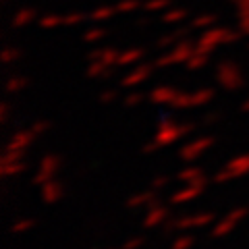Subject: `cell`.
Returning <instances> with one entry per match:
<instances>
[{"mask_svg":"<svg viewBox=\"0 0 249 249\" xmlns=\"http://www.w3.org/2000/svg\"><path fill=\"white\" fill-rule=\"evenodd\" d=\"M21 58V50L19 48H13V46H6V48L2 50V62L6 67L13 65L15 60H19Z\"/></svg>","mask_w":249,"mask_h":249,"instance_id":"cell-38","label":"cell"},{"mask_svg":"<svg viewBox=\"0 0 249 249\" xmlns=\"http://www.w3.org/2000/svg\"><path fill=\"white\" fill-rule=\"evenodd\" d=\"M114 13H116V6L102 4V6H98V9H93V11H91L89 19H91V21H96V23H100V21H108Z\"/></svg>","mask_w":249,"mask_h":249,"instance_id":"cell-26","label":"cell"},{"mask_svg":"<svg viewBox=\"0 0 249 249\" xmlns=\"http://www.w3.org/2000/svg\"><path fill=\"white\" fill-rule=\"evenodd\" d=\"M36 17H37L36 9H31V6H21V9H17V11H15V15H13L11 27L13 29H21V27L29 25V23L34 21Z\"/></svg>","mask_w":249,"mask_h":249,"instance_id":"cell-11","label":"cell"},{"mask_svg":"<svg viewBox=\"0 0 249 249\" xmlns=\"http://www.w3.org/2000/svg\"><path fill=\"white\" fill-rule=\"evenodd\" d=\"M249 214V210L247 208H243V206H239V208H232L231 212L227 214V218H231L232 222H239V220H243V218Z\"/></svg>","mask_w":249,"mask_h":249,"instance_id":"cell-45","label":"cell"},{"mask_svg":"<svg viewBox=\"0 0 249 249\" xmlns=\"http://www.w3.org/2000/svg\"><path fill=\"white\" fill-rule=\"evenodd\" d=\"M36 133L31 129H19L15 131L13 137H11V143H15L17 147H23V150H27V147L31 145V142H34Z\"/></svg>","mask_w":249,"mask_h":249,"instance_id":"cell-20","label":"cell"},{"mask_svg":"<svg viewBox=\"0 0 249 249\" xmlns=\"http://www.w3.org/2000/svg\"><path fill=\"white\" fill-rule=\"evenodd\" d=\"M150 25V19L147 17H139L137 21H135V27H139V29H143V27H147Z\"/></svg>","mask_w":249,"mask_h":249,"instance_id":"cell-57","label":"cell"},{"mask_svg":"<svg viewBox=\"0 0 249 249\" xmlns=\"http://www.w3.org/2000/svg\"><path fill=\"white\" fill-rule=\"evenodd\" d=\"M199 123H193V121H187V123H175V124H166V127H158V131H156V142H158L160 147H168L177 143L178 139L187 137L189 133H193V131L197 129Z\"/></svg>","mask_w":249,"mask_h":249,"instance_id":"cell-2","label":"cell"},{"mask_svg":"<svg viewBox=\"0 0 249 249\" xmlns=\"http://www.w3.org/2000/svg\"><path fill=\"white\" fill-rule=\"evenodd\" d=\"M158 147H160V145H158V142H156V139H154V142L145 143V145L142 147V152H143V154H154L156 150H158Z\"/></svg>","mask_w":249,"mask_h":249,"instance_id":"cell-55","label":"cell"},{"mask_svg":"<svg viewBox=\"0 0 249 249\" xmlns=\"http://www.w3.org/2000/svg\"><path fill=\"white\" fill-rule=\"evenodd\" d=\"M29 85V77H23V75H13L9 81H6V85H4V89H6V93H17V91H21V89H25Z\"/></svg>","mask_w":249,"mask_h":249,"instance_id":"cell-25","label":"cell"},{"mask_svg":"<svg viewBox=\"0 0 249 249\" xmlns=\"http://www.w3.org/2000/svg\"><path fill=\"white\" fill-rule=\"evenodd\" d=\"M177 119L173 114H168V112H162L160 114V121H158V127H166V124H175Z\"/></svg>","mask_w":249,"mask_h":249,"instance_id":"cell-53","label":"cell"},{"mask_svg":"<svg viewBox=\"0 0 249 249\" xmlns=\"http://www.w3.org/2000/svg\"><path fill=\"white\" fill-rule=\"evenodd\" d=\"M139 6H143L142 0H119V2H116V13L127 15V13L137 11Z\"/></svg>","mask_w":249,"mask_h":249,"instance_id":"cell-34","label":"cell"},{"mask_svg":"<svg viewBox=\"0 0 249 249\" xmlns=\"http://www.w3.org/2000/svg\"><path fill=\"white\" fill-rule=\"evenodd\" d=\"M106 65L102 60H89L88 65V71H85V75L89 77V79H102V75L106 73Z\"/></svg>","mask_w":249,"mask_h":249,"instance_id":"cell-29","label":"cell"},{"mask_svg":"<svg viewBox=\"0 0 249 249\" xmlns=\"http://www.w3.org/2000/svg\"><path fill=\"white\" fill-rule=\"evenodd\" d=\"M50 127H52V123H50V121H44V119H42V121H36V123H34V124H31V127H29V129L34 131L36 135H42V133H46V131H48Z\"/></svg>","mask_w":249,"mask_h":249,"instance_id":"cell-48","label":"cell"},{"mask_svg":"<svg viewBox=\"0 0 249 249\" xmlns=\"http://www.w3.org/2000/svg\"><path fill=\"white\" fill-rule=\"evenodd\" d=\"M235 178V175L231 173V170L224 166L222 170H218V173H214V177H212V183H216V185H222V183H229V181H232Z\"/></svg>","mask_w":249,"mask_h":249,"instance_id":"cell-41","label":"cell"},{"mask_svg":"<svg viewBox=\"0 0 249 249\" xmlns=\"http://www.w3.org/2000/svg\"><path fill=\"white\" fill-rule=\"evenodd\" d=\"M170 2H173V0H145L142 9L145 13H158V11H166Z\"/></svg>","mask_w":249,"mask_h":249,"instance_id":"cell-33","label":"cell"},{"mask_svg":"<svg viewBox=\"0 0 249 249\" xmlns=\"http://www.w3.org/2000/svg\"><path fill=\"white\" fill-rule=\"evenodd\" d=\"M85 19H88V15H83V13H69V15H65V19H62V25L73 27V25H79V23H83Z\"/></svg>","mask_w":249,"mask_h":249,"instance_id":"cell-40","label":"cell"},{"mask_svg":"<svg viewBox=\"0 0 249 249\" xmlns=\"http://www.w3.org/2000/svg\"><path fill=\"white\" fill-rule=\"evenodd\" d=\"M93 249H98V247H93Z\"/></svg>","mask_w":249,"mask_h":249,"instance_id":"cell-60","label":"cell"},{"mask_svg":"<svg viewBox=\"0 0 249 249\" xmlns=\"http://www.w3.org/2000/svg\"><path fill=\"white\" fill-rule=\"evenodd\" d=\"M36 227V220H31V218H19V220L13 222L11 227V232H15V235H21V232H27L29 229Z\"/></svg>","mask_w":249,"mask_h":249,"instance_id":"cell-36","label":"cell"},{"mask_svg":"<svg viewBox=\"0 0 249 249\" xmlns=\"http://www.w3.org/2000/svg\"><path fill=\"white\" fill-rule=\"evenodd\" d=\"M214 77H216V81L220 83V88L227 89V91H237V89L245 88L243 71H241V67L231 58H224V60L218 62Z\"/></svg>","mask_w":249,"mask_h":249,"instance_id":"cell-1","label":"cell"},{"mask_svg":"<svg viewBox=\"0 0 249 249\" xmlns=\"http://www.w3.org/2000/svg\"><path fill=\"white\" fill-rule=\"evenodd\" d=\"M222 119V112H218V110H212V112H208L204 114V119L199 121V124H204V127H210V124H214Z\"/></svg>","mask_w":249,"mask_h":249,"instance_id":"cell-47","label":"cell"},{"mask_svg":"<svg viewBox=\"0 0 249 249\" xmlns=\"http://www.w3.org/2000/svg\"><path fill=\"white\" fill-rule=\"evenodd\" d=\"M199 193H204V191H201V189H196V187H191V185H185L183 189H178V191H175L173 196H170V204H175V206H178V204H187V201H191V199L199 197Z\"/></svg>","mask_w":249,"mask_h":249,"instance_id":"cell-15","label":"cell"},{"mask_svg":"<svg viewBox=\"0 0 249 249\" xmlns=\"http://www.w3.org/2000/svg\"><path fill=\"white\" fill-rule=\"evenodd\" d=\"M204 175V168L201 166H187V168H183V170H178L177 173V178L181 183H189V181H193V178H197V177H201Z\"/></svg>","mask_w":249,"mask_h":249,"instance_id":"cell-28","label":"cell"},{"mask_svg":"<svg viewBox=\"0 0 249 249\" xmlns=\"http://www.w3.org/2000/svg\"><path fill=\"white\" fill-rule=\"evenodd\" d=\"M214 143H216L214 135H201L197 139H193V142L181 145V150H178V158H181L183 162H193V160H197L204 152H208Z\"/></svg>","mask_w":249,"mask_h":249,"instance_id":"cell-3","label":"cell"},{"mask_svg":"<svg viewBox=\"0 0 249 249\" xmlns=\"http://www.w3.org/2000/svg\"><path fill=\"white\" fill-rule=\"evenodd\" d=\"M214 96H216L214 88H199L197 91L191 93V108H197V106L208 104L210 100H214Z\"/></svg>","mask_w":249,"mask_h":249,"instance_id":"cell-19","label":"cell"},{"mask_svg":"<svg viewBox=\"0 0 249 249\" xmlns=\"http://www.w3.org/2000/svg\"><path fill=\"white\" fill-rule=\"evenodd\" d=\"M119 54H121V50L112 48V46H106V48H102V56H100V60H102L106 67H114V69H116V62H119Z\"/></svg>","mask_w":249,"mask_h":249,"instance_id":"cell-32","label":"cell"},{"mask_svg":"<svg viewBox=\"0 0 249 249\" xmlns=\"http://www.w3.org/2000/svg\"><path fill=\"white\" fill-rule=\"evenodd\" d=\"M60 166H62V158L58 154H44L40 160V170H44V173H48L52 177L58 173Z\"/></svg>","mask_w":249,"mask_h":249,"instance_id":"cell-18","label":"cell"},{"mask_svg":"<svg viewBox=\"0 0 249 249\" xmlns=\"http://www.w3.org/2000/svg\"><path fill=\"white\" fill-rule=\"evenodd\" d=\"M27 170V164L23 160H17V162H6V164H0V177L2 178H9V177H17L21 173Z\"/></svg>","mask_w":249,"mask_h":249,"instance_id":"cell-21","label":"cell"},{"mask_svg":"<svg viewBox=\"0 0 249 249\" xmlns=\"http://www.w3.org/2000/svg\"><path fill=\"white\" fill-rule=\"evenodd\" d=\"M168 52H170V56H173L175 65H185V62L196 54V42H191L185 37V40L177 42L173 48H168Z\"/></svg>","mask_w":249,"mask_h":249,"instance_id":"cell-6","label":"cell"},{"mask_svg":"<svg viewBox=\"0 0 249 249\" xmlns=\"http://www.w3.org/2000/svg\"><path fill=\"white\" fill-rule=\"evenodd\" d=\"M229 34V27H208L204 29V34H201L199 40H204V42H210V44H214V46H224V37H227Z\"/></svg>","mask_w":249,"mask_h":249,"instance_id":"cell-16","label":"cell"},{"mask_svg":"<svg viewBox=\"0 0 249 249\" xmlns=\"http://www.w3.org/2000/svg\"><path fill=\"white\" fill-rule=\"evenodd\" d=\"M218 23V15L214 13H204V15H197V17H193L191 21V29H208V27H214Z\"/></svg>","mask_w":249,"mask_h":249,"instance_id":"cell-22","label":"cell"},{"mask_svg":"<svg viewBox=\"0 0 249 249\" xmlns=\"http://www.w3.org/2000/svg\"><path fill=\"white\" fill-rule=\"evenodd\" d=\"M237 6V17H239V29L243 36H249V0H229Z\"/></svg>","mask_w":249,"mask_h":249,"instance_id":"cell-14","label":"cell"},{"mask_svg":"<svg viewBox=\"0 0 249 249\" xmlns=\"http://www.w3.org/2000/svg\"><path fill=\"white\" fill-rule=\"evenodd\" d=\"M143 54H145V48H127V50H121L116 67H129V65H135V62L142 60Z\"/></svg>","mask_w":249,"mask_h":249,"instance_id":"cell-17","label":"cell"},{"mask_svg":"<svg viewBox=\"0 0 249 249\" xmlns=\"http://www.w3.org/2000/svg\"><path fill=\"white\" fill-rule=\"evenodd\" d=\"M187 9H166L162 15V23H178L187 19Z\"/></svg>","mask_w":249,"mask_h":249,"instance_id":"cell-31","label":"cell"},{"mask_svg":"<svg viewBox=\"0 0 249 249\" xmlns=\"http://www.w3.org/2000/svg\"><path fill=\"white\" fill-rule=\"evenodd\" d=\"M214 50H216L214 44L204 42V40H197V42H196V52H197V54H208V56H210V54H212Z\"/></svg>","mask_w":249,"mask_h":249,"instance_id":"cell-49","label":"cell"},{"mask_svg":"<svg viewBox=\"0 0 249 249\" xmlns=\"http://www.w3.org/2000/svg\"><path fill=\"white\" fill-rule=\"evenodd\" d=\"M160 229H162V235H164V237H170L173 232L178 231V216H173V214H170L166 220L162 222V227H160Z\"/></svg>","mask_w":249,"mask_h":249,"instance_id":"cell-37","label":"cell"},{"mask_svg":"<svg viewBox=\"0 0 249 249\" xmlns=\"http://www.w3.org/2000/svg\"><path fill=\"white\" fill-rule=\"evenodd\" d=\"M50 178H54L52 175H48V173H44V170H37V173L34 175V178H31V183H34V185H44V183H48L50 181Z\"/></svg>","mask_w":249,"mask_h":249,"instance_id":"cell-51","label":"cell"},{"mask_svg":"<svg viewBox=\"0 0 249 249\" xmlns=\"http://www.w3.org/2000/svg\"><path fill=\"white\" fill-rule=\"evenodd\" d=\"M143 243H145V239H143V237H131V239L124 241V245H123L121 249H139Z\"/></svg>","mask_w":249,"mask_h":249,"instance_id":"cell-50","label":"cell"},{"mask_svg":"<svg viewBox=\"0 0 249 249\" xmlns=\"http://www.w3.org/2000/svg\"><path fill=\"white\" fill-rule=\"evenodd\" d=\"M116 96H119V93H116V89H106V91L100 93L98 100H100L102 104H110V102H114V100H116Z\"/></svg>","mask_w":249,"mask_h":249,"instance_id":"cell-52","label":"cell"},{"mask_svg":"<svg viewBox=\"0 0 249 249\" xmlns=\"http://www.w3.org/2000/svg\"><path fill=\"white\" fill-rule=\"evenodd\" d=\"M0 123L2 124L9 123V102H6V100L0 104Z\"/></svg>","mask_w":249,"mask_h":249,"instance_id":"cell-54","label":"cell"},{"mask_svg":"<svg viewBox=\"0 0 249 249\" xmlns=\"http://www.w3.org/2000/svg\"><path fill=\"white\" fill-rule=\"evenodd\" d=\"M170 216V210L164 204H158V206H152L147 208V214L143 218V229H156V227H162V222Z\"/></svg>","mask_w":249,"mask_h":249,"instance_id":"cell-7","label":"cell"},{"mask_svg":"<svg viewBox=\"0 0 249 249\" xmlns=\"http://www.w3.org/2000/svg\"><path fill=\"white\" fill-rule=\"evenodd\" d=\"M154 69H156L154 62H139V65L133 67V71L123 77L121 85H123V88H135V85H142L147 77L152 75Z\"/></svg>","mask_w":249,"mask_h":249,"instance_id":"cell-4","label":"cell"},{"mask_svg":"<svg viewBox=\"0 0 249 249\" xmlns=\"http://www.w3.org/2000/svg\"><path fill=\"white\" fill-rule=\"evenodd\" d=\"M235 224H237V222H232L231 218L224 216L220 222H216V224H214V229H212V232H210V235H212L214 239H218V237H227L229 232L235 231Z\"/></svg>","mask_w":249,"mask_h":249,"instance_id":"cell-23","label":"cell"},{"mask_svg":"<svg viewBox=\"0 0 249 249\" xmlns=\"http://www.w3.org/2000/svg\"><path fill=\"white\" fill-rule=\"evenodd\" d=\"M143 93H139V91H131V93H127L124 96V100H123V104L127 106V108H131V106H137V104H142L143 102Z\"/></svg>","mask_w":249,"mask_h":249,"instance_id":"cell-43","label":"cell"},{"mask_svg":"<svg viewBox=\"0 0 249 249\" xmlns=\"http://www.w3.org/2000/svg\"><path fill=\"white\" fill-rule=\"evenodd\" d=\"M104 36H106V31L102 27H91V29H88L83 34V40L85 42H98V40H102Z\"/></svg>","mask_w":249,"mask_h":249,"instance_id":"cell-42","label":"cell"},{"mask_svg":"<svg viewBox=\"0 0 249 249\" xmlns=\"http://www.w3.org/2000/svg\"><path fill=\"white\" fill-rule=\"evenodd\" d=\"M168 106L173 108V110H187V108H191V93L178 91V93H177V98H175Z\"/></svg>","mask_w":249,"mask_h":249,"instance_id":"cell-30","label":"cell"},{"mask_svg":"<svg viewBox=\"0 0 249 249\" xmlns=\"http://www.w3.org/2000/svg\"><path fill=\"white\" fill-rule=\"evenodd\" d=\"M23 154H25V150L23 147H17L15 143H6L4 147V154H2V158H0V164H6V162H17L23 158Z\"/></svg>","mask_w":249,"mask_h":249,"instance_id":"cell-24","label":"cell"},{"mask_svg":"<svg viewBox=\"0 0 249 249\" xmlns=\"http://www.w3.org/2000/svg\"><path fill=\"white\" fill-rule=\"evenodd\" d=\"M100 56H102V48H96L88 54V60H100Z\"/></svg>","mask_w":249,"mask_h":249,"instance_id":"cell-56","label":"cell"},{"mask_svg":"<svg viewBox=\"0 0 249 249\" xmlns=\"http://www.w3.org/2000/svg\"><path fill=\"white\" fill-rule=\"evenodd\" d=\"M62 19H65V15H54V13H48V15H42L40 19H37V23H40L42 29H54L62 25Z\"/></svg>","mask_w":249,"mask_h":249,"instance_id":"cell-27","label":"cell"},{"mask_svg":"<svg viewBox=\"0 0 249 249\" xmlns=\"http://www.w3.org/2000/svg\"><path fill=\"white\" fill-rule=\"evenodd\" d=\"M216 218L214 212H199V214H183L178 216V231H191V229H199L206 227Z\"/></svg>","mask_w":249,"mask_h":249,"instance_id":"cell-5","label":"cell"},{"mask_svg":"<svg viewBox=\"0 0 249 249\" xmlns=\"http://www.w3.org/2000/svg\"><path fill=\"white\" fill-rule=\"evenodd\" d=\"M2 2H9V0H2Z\"/></svg>","mask_w":249,"mask_h":249,"instance_id":"cell-59","label":"cell"},{"mask_svg":"<svg viewBox=\"0 0 249 249\" xmlns=\"http://www.w3.org/2000/svg\"><path fill=\"white\" fill-rule=\"evenodd\" d=\"M241 112H249V98L245 100L243 104H241Z\"/></svg>","mask_w":249,"mask_h":249,"instance_id":"cell-58","label":"cell"},{"mask_svg":"<svg viewBox=\"0 0 249 249\" xmlns=\"http://www.w3.org/2000/svg\"><path fill=\"white\" fill-rule=\"evenodd\" d=\"M193 243H196V239H193V235H181L175 239V243L170 249H191Z\"/></svg>","mask_w":249,"mask_h":249,"instance_id":"cell-39","label":"cell"},{"mask_svg":"<svg viewBox=\"0 0 249 249\" xmlns=\"http://www.w3.org/2000/svg\"><path fill=\"white\" fill-rule=\"evenodd\" d=\"M178 89L173 88V85H156V88L147 93L152 104H170L177 98Z\"/></svg>","mask_w":249,"mask_h":249,"instance_id":"cell-9","label":"cell"},{"mask_svg":"<svg viewBox=\"0 0 249 249\" xmlns=\"http://www.w3.org/2000/svg\"><path fill=\"white\" fill-rule=\"evenodd\" d=\"M173 65H175V60H173V56H170V52L160 54V56L154 60V67L156 69H168V67H173Z\"/></svg>","mask_w":249,"mask_h":249,"instance_id":"cell-44","label":"cell"},{"mask_svg":"<svg viewBox=\"0 0 249 249\" xmlns=\"http://www.w3.org/2000/svg\"><path fill=\"white\" fill-rule=\"evenodd\" d=\"M65 196V185L56 178H50L48 183L42 185V201L44 204H56Z\"/></svg>","mask_w":249,"mask_h":249,"instance_id":"cell-8","label":"cell"},{"mask_svg":"<svg viewBox=\"0 0 249 249\" xmlns=\"http://www.w3.org/2000/svg\"><path fill=\"white\" fill-rule=\"evenodd\" d=\"M168 183H170V177H166V175H158V177H154V178H152L150 187H152V189H156V191H160V189H164Z\"/></svg>","mask_w":249,"mask_h":249,"instance_id":"cell-46","label":"cell"},{"mask_svg":"<svg viewBox=\"0 0 249 249\" xmlns=\"http://www.w3.org/2000/svg\"><path fill=\"white\" fill-rule=\"evenodd\" d=\"M160 199L158 197V191L156 189H150V191H142V193H135V196H131L127 201H124V206L127 208H142V206H150L152 201Z\"/></svg>","mask_w":249,"mask_h":249,"instance_id":"cell-13","label":"cell"},{"mask_svg":"<svg viewBox=\"0 0 249 249\" xmlns=\"http://www.w3.org/2000/svg\"><path fill=\"white\" fill-rule=\"evenodd\" d=\"M224 166H227L231 173L235 175V178H241V177L249 175V154H239V156H235V158L229 160Z\"/></svg>","mask_w":249,"mask_h":249,"instance_id":"cell-12","label":"cell"},{"mask_svg":"<svg viewBox=\"0 0 249 249\" xmlns=\"http://www.w3.org/2000/svg\"><path fill=\"white\" fill-rule=\"evenodd\" d=\"M208 65V54H193V56L185 62V67L189 69V71H199V69H204Z\"/></svg>","mask_w":249,"mask_h":249,"instance_id":"cell-35","label":"cell"},{"mask_svg":"<svg viewBox=\"0 0 249 249\" xmlns=\"http://www.w3.org/2000/svg\"><path fill=\"white\" fill-rule=\"evenodd\" d=\"M191 34V27H178L175 29L173 34H164V36H160L158 40H156V48L158 50H166V48H173V46L177 42H181L185 40V37H189Z\"/></svg>","mask_w":249,"mask_h":249,"instance_id":"cell-10","label":"cell"}]
</instances>
